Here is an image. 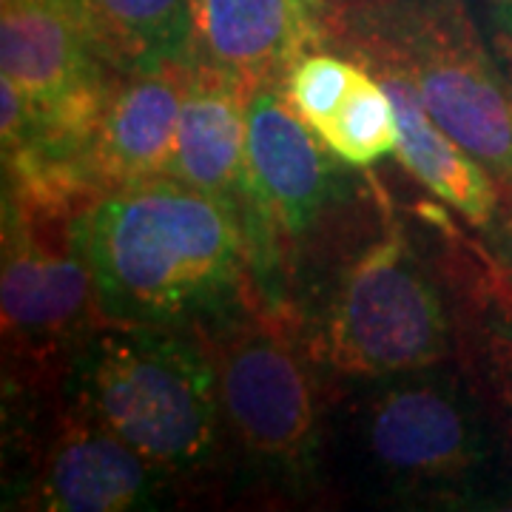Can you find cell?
I'll use <instances>...</instances> for the list:
<instances>
[{
  "instance_id": "6da1fadb",
  "label": "cell",
  "mask_w": 512,
  "mask_h": 512,
  "mask_svg": "<svg viewBox=\"0 0 512 512\" xmlns=\"http://www.w3.org/2000/svg\"><path fill=\"white\" fill-rule=\"evenodd\" d=\"M336 382L325 407V484L413 510L493 498L510 453L458 359Z\"/></svg>"
},
{
  "instance_id": "7a4b0ae2",
  "label": "cell",
  "mask_w": 512,
  "mask_h": 512,
  "mask_svg": "<svg viewBox=\"0 0 512 512\" xmlns=\"http://www.w3.org/2000/svg\"><path fill=\"white\" fill-rule=\"evenodd\" d=\"M80 225L100 322L202 328L262 296L242 217L171 177L97 197Z\"/></svg>"
},
{
  "instance_id": "3957f363",
  "label": "cell",
  "mask_w": 512,
  "mask_h": 512,
  "mask_svg": "<svg viewBox=\"0 0 512 512\" xmlns=\"http://www.w3.org/2000/svg\"><path fill=\"white\" fill-rule=\"evenodd\" d=\"M63 393L163 470L183 498L231 481L217 370L197 328L100 322Z\"/></svg>"
},
{
  "instance_id": "277c9868",
  "label": "cell",
  "mask_w": 512,
  "mask_h": 512,
  "mask_svg": "<svg viewBox=\"0 0 512 512\" xmlns=\"http://www.w3.org/2000/svg\"><path fill=\"white\" fill-rule=\"evenodd\" d=\"M220 384L231 481L271 498H313L325 487L328 379L313 359L302 316L265 296L202 325Z\"/></svg>"
},
{
  "instance_id": "5b68a950",
  "label": "cell",
  "mask_w": 512,
  "mask_h": 512,
  "mask_svg": "<svg viewBox=\"0 0 512 512\" xmlns=\"http://www.w3.org/2000/svg\"><path fill=\"white\" fill-rule=\"evenodd\" d=\"M313 359L333 379H370L456 359L458 319L444 251H424L387 208L384 225L302 311Z\"/></svg>"
},
{
  "instance_id": "8992f818",
  "label": "cell",
  "mask_w": 512,
  "mask_h": 512,
  "mask_svg": "<svg viewBox=\"0 0 512 512\" xmlns=\"http://www.w3.org/2000/svg\"><path fill=\"white\" fill-rule=\"evenodd\" d=\"M328 49L402 74L458 146L512 188V83L464 0H325Z\"/></svg>"
},
{
  "instance_id": "52a82bcc",
  "label": "cell",
  "mask_w": 512,
  "mask_h": 512,
  "mask_svg": "<svg viewBox=\"0 0 512 512\" xmlns=\"http://www.w3.org/2000/svg\"><path fill=\"white\" fill-rule=\"evenodd\" d=\"M83 211L3 194V382L6 396L57 393L100 325L83 248Z\"/></svg>"
},
{
  "instance_id": "ba28073f",
  "label": "cell",
  "mask_w": 512,
  "mask_h": 512,
  "mask_svg": "<svg viewBox=\"0 0 512 512\" xmlns=\"http://www.w3.org/2000/svg\"><path fill=\"white\" fill-rule=\"evenodd\" d=\"M23 413L12 441L23 473L18 507L49 512L157 510L183 498L177 484L83 404L63 393L12 396Z\"/></svg>"
},
{
  "instance_id": "9c48e42d",
  "label": "cell",
  "mask_w": 512,
  "mask_h": 512,
  "mask_svg": "<svg viewBox=\"0 0 512 512\" xmlns=\"http://www.w3.org/2000/svg\"><path fill=\"white\" fill-rule=\"evenodd\" d=\"M194 63L251 94L279 86L293 63L328 49L325 0H191Z\"/></svg>"
},
{
  "instance_id": "30bf717a",
  "label": "cell",
  "mask_w": 512,
  "mask_h": 512,
  "mask_svg": "<svg viewBox=\"0 0 512 512\" xmlns=\"http://www.w3.org/2000/svg\"><path fill=\"white\" fill-rule=\"evenodd\" d=\"M194 60L117 74L86 154V174L103 197L168 180Z\"/></svg>"
},
{
  "instance_id": "8fae6325",
  "label": "cell",
  "mask_w": 512,
  "mask_h": 512,
  "mask_svg": "<svg viewBox=\"0 0 512 512\" xmlns=\"http://www.w3.org/2000/svg\"><path fill=\"white\" fill-rule=\"evenodd\" d=\"M441 251L453 282L458 365L493 416L512 461V279L481 242L441 217Z\"/></svg>"
},
{
  "instance_id": "7c38bea8",
  "label": "cell",
  "mask_w": 512,
  "mask_h": 512,
  "mask_svg": "<svg viewBox=\"0 0 512 512\" xmlns=\"http://www.w3.org/2000/svg\"><path fill=\"white\" fill-rule=\"evenodd\" d=\"M248 100L225 74L194 63L171 163V180L231 205L237 214L248 168Z\"/></svg>"
},
{
  "instance_id": "4fadbf2b",
  "label": "cell",
  "mask_w": 512,
  "mask_h": 512,
  "mask_svg": "<svg viewBox=\"0 0 512 512\" xmlns=\"http://www.w3.org/2000/svg\"><path fill=\"white\" fill-rule=\"evenodd\" d=\"M367 69V66H365ZM382 80L393 100L396 126H399V163L419 180L433 197L453 208L473 228H487L501 200V188L495 177L478 163L476 157L461 148L444 128L421 106L416 89L402 74L387 69H370Z\"/></svg>"
},
{
  "instance_id": "5bb4252c",
  "label": "cell",
  "mask_w": 512,
  "mask_h": 512,
  "mask_svg": "<svg viewBox=\"0 0 512 512\" xmlns=\"http://www.w3.org/2000/svg\"><path fill=\"white\" fill-rule=\"evenodd\" d=\"M66 6L111 72L194 60L191 0H66Z\"/></svg>"
},
{
  "instance_id": "9a60e30c",
  "label": "cell",
  "mask_w": 512,
  "mask_h": 512,
  "mask_svg": "<svg viewBox=\"0 0 512 512\" xmlns=\"http://www.w3.org/2000/svg\"><path fill=\"white\" fill-rule=\"evenodd\" d=\"M322 143L353 168L379 163L399 146V126L393 100L382 80L370 69H362L348 100L328 126L319 131Z\"/></svg>"
},
{
  "instance_id": "2e32d148",
  "label": "cell",
  "mask_w": 512,
  "mask_h": 512,
  "mask_svg": "<svg viewBox=\"0 0 512 512\" xmlns=\"http://www.w3.org/2000/svg\"><path fill=\"white\" fill-rule=\"evenodd\" d=\"M362 63L333 49H316L302 55L282 83L293 111L319 134L342 109L350 89L356 86Z\"/></svg>"
},
{
  "instance_id": "e0dca14e",
  "label": "cell",
  "mask_w": 512,
  "mask_h": 512,
  "mask_svg": "<svg viewBox=\"0 0 512 512\" xmlns=\"http://www.w3.org/2000/svg\"><path fill=\"white\" fill-rule=\"evenodd\" d=\"M481 237V245L493 256L495 265L512 279V188H501L495 217L487 228H481Z\"/></svg>"
},
{
  "instance_id": "ac0fdd59",
  "label": "cell",
  "mask_w": 512,
  "mask_h": 512,
  "mask_svg": "<svg viewBox=\"0 0 512 512\" xmlns=\"http://www.w3.org/2000/svg\"><path fill=\"white\" fill-rule=\"evenodd\" d=\"M495 26L512 40V0H490Z\"/></svg>"
}]
</instances>
